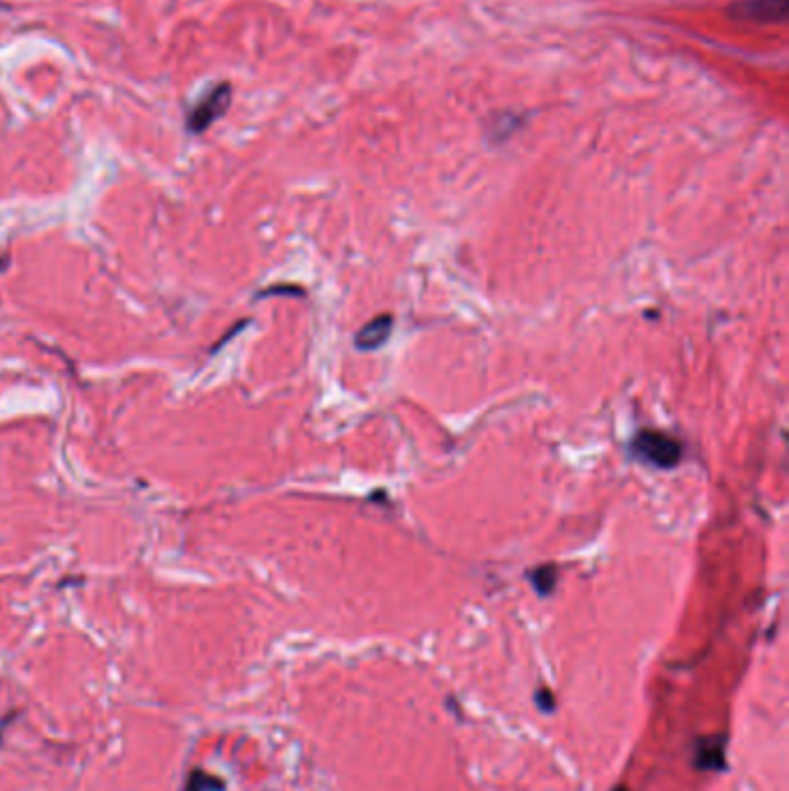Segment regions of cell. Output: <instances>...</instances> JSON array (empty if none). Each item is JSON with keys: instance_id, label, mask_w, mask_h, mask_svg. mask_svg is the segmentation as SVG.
I'll use <instances>...</instances> for the list:
<instances>
[{"instance_id": "obj_1", "label": "cell", "mask_w": 789, "mask_h": 791, "mask_svg": "<svg viewBox=\"0 0 789 791\" xmlns=\"http://www.w3.org/2000/svg\"><path fill=\"white\" fill-rule=\"evenodd\" d=\"M630 451L639 461L648 463L657 470L676 468L683 458V447L676 438L663 433V431H639L634 435Z\"/></svg>"}, {"instance_id": "obj_5", "label": "cell", "mask_w": 789, "mask_h": 791, "mask_svg": "<svg viewBox=\"0 0 789 791\" xmlns=\"http://www.w3.org/2000/svg\"><path fill=\"white\" fill-rule=\"evenodd\" d=\"M695 757H697L699 766L704 769H715V766H722V757H725V743L720 739H704L699 740L697 747H695Z\"/></svg>"}, {"instance_id": "obj_3", "label": "cell", "mask_w": 789, "mask_h": 791, "mask_svg": "<svg viewBox=\"0 0 789 791\" xmlns=\"http://www.w3.org/2000/svg\"><path fill=\"white\" fill-rule=\"evenodd\" d=\"M230 86L227 84H220L214 91L207 93L199 102L192 107L191 116H188V130L192 134H199L204 130L211 127V123L218 121L220 116L225 114L227 107H230Z\"/></svg>"}, {"instance_id": "obj_4", "label": "cell", "mask_w": 789, "mask_h": 791, "mask_svg": "<svg viewBox=\"0 0 789 791\" xmlns=\"http://www.w3.org/2000/svg\"><path fill=\"white\" fill-rule=\"evenodd\" d=\"M392 329H394L392 315H380V318L370 319L366 327H362V329L357 331V335H354V345H357L359 350H366V352L378 350V347H382L386 341H389Z\"/></svg>"}, {"instance_id": "obj_7", "label": "cell", "mask_w": 789, "mask_h": 791, "mask_svg": "<svg viewBox=\"0 0 789 791\" xmlns=\"http://www.w3.org/2000/svg\"><path fill=\"white\" fill-rule=\"evenodd\" d=\"M530 581H533V585H535L540 595H551L553 588H556V581H558V569L553 565L537 567V569L530 572Z\"/></svg>"}, {"instance_id": "obj_8", "label": "cell", "mask_w": 789, "mask_h": 791, "mask_svg": "<svg viewBox=\"0 0 789 791\" xmlns=\"http://www.w3.org/2000/svg\"><path fill=\"white\" fill-rule=\"evenodd\" d=\"M273 295H304V292H301L299 287H269V289H264V292H260V299H264V296H273Z\"/></svg>"}, {"instance_id": "obj_2", "label": "cell", "mask_w": 789, "mask_h": 791, "mask_svg": "<svg viewBox=\"0 0 789 791\" xmlns=\"http://www.w3.org/2000/svg\"><path fill=\"white\" fill-rule=\"evenodd\" d=\"M789 0H734L727 5V17L744 23H783Z\"/></svg>"}, {"instance_id": "obj_6", "label": "cell", "mask_w": 789, "mask_h": 791, "mask_svg": "<svg viewBox=\"0 0 789 791\" xmlns=\"http://www.w3.org/2000/svg\"><path fill=\"white\" fill-rule=\"evenodd\" d=\"M225 789V782L218 780L216 775L204 773V771L195 769L191 771V775L185 778L183 791H223Z\"/></svg>"}]
</instances>
